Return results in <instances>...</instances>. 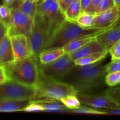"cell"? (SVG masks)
Masks as SVG:
<instances>
[{"label":"cell","mask_w":120,"mask_h":120,"mask_svg":"<svg viewBox=\"0 0 120 120\" xmlns=\"http://www.w3.org/2000/svg\"><path fill=\"white\" fill-rule=\"evenodd\" d=\"M99 63V62H98ZM98 63L86 66L75 65L60 79L71 86L78 93H87L105 83L106 64Z\"/></svg>","instance_id":"6da1fadb"},{"label":"cell","mask_w":120,"mask_h":120,"mask_svg":"<svg viewBox=\"0 0 120 120\" xmlns=\"http://www.w3.org/2000/svg\"><path fill=\"white\" fill-rule=\"evenodd\" d=\"M4 67L8 80L35 88L37 86L41 74L39 62L34 55L15 60Z\"/></svg>","instance_id":"7a4b0ae2"},{"label":"cell","mask_w":120,"mask_h":120,"mask_svg":"<svg viewBox=\"0 0 120 120\" xmlns=\"http://www.w3.org/2000/svg\"><path fill=\"white\" fill-rule=\"evenodd\" d=\"M107 29H84L76 22L65 21L50 38L45 49L63 48L76 39L83 36L98 35Z\"/></svg>","instance_id":"3957f363"},{"label":"cell","mask_w":120,"mask_h":120,"mask_svg":"<svg viewBox=\"0 0 120 120\" xmlns=\"http://www.w3.org/2000/svg\"><path fill=\"white\" fill-rule=\"evenodd\" d=\"M35 19L46 27L50 38L66 21L57 0H41L38 3Z\"/></svg>","instance_id":"277c9868"},{"label":"cell","mask_w":120,"mask_h":120,"mask_svg":"<svg viewBox=\"0 0 120 120\" xmlns=\"http://www.w3.org/2000/svg\"><path fill=\"white\" fill-rule=\"evenodd\" d=\"M35 89L36 90L35 100H60L68 95L77 93V91L71 86L60 80L46 77L41 73Z\"/></svg>","instance_id":"5b68a950"},{"label":"cell","mask_w":120,"mask_h":120,"mask_svg":"<svg viewBox=\"0 0 120 120\" xmlns=\"http://www.w3.org/2000/svg\"><path fill=\"white\" fill-rule=\"evenodd\" d=\"M36 98V90L34 87L11 80L0 84V99L30 101Z\"/></svg>","instance_id":"8992f818"},{"label":"cell","mask_w":120,"mask_h":120,"mask_svg":"<svg viewBox=\"0 0 120 120\" xmlns=\"http://www.w3.org/2000/svg\"><path fill=\"white\" fill-rule=\"evenodd\" d=\"M11 8V21L8 28L9 35H23L29 37L35 24V18L16 8Z\"/></svg>","instance_id":"52a82bcc"},{"label":"cell","mask_w":120,"mask_h":120,"mask_svg":"<svg viewBox=\"0 0 120 120\" xmlns=\"http://www.w3.org/2000/svg\"><path fill=\"white\" fill-rule=\"evenodd\" d=\"M75 65V60L69 54L65 53L53 62L46 64L39 63L40 72L46 77L60 80Z\"/></svg>","instance_id":"ba28073f"},{"label":"cell","mask_w":120,"mask_h":120,"mask_svg":"<svg viewBox=\"0 0 120 120\" xmlns=\"http://www.w3.org/2000/svg\"><path fill=\"white\" fill-rule=\"evenodd\" d=\"M50 36L46 27L35 19V24L32 34L29 36L32 55L38 58L39 54L46 49Z\"/></svg>","instance_id":"9c48e42d"},{"label":"cell","mask_w":120,"mask_h":120,"mask_svg":"<svg viewBox=\"0 0 120 120\" xmlns=\"http://www.w3.org/2000/svg\"><path fill=\"white\" fill-rule=\"evenodd\" d=\"M76 96L82 104L96 109H110L120 107L113 98L105 93L103 94L78 93Z\"/></svg>","instance_id":"30bf717a"},{"label":"cell","mask_w":120,"mask_h":120,"mask_svg":"<svg viewBox=\"0 0 120 120\" xmlns=\"http://www.w3.org/2000/svg\"><path fill=\"white\" fill-rule=\"evenodd\" d=\"M15 60H19L32 55L29 37L23 35H9Z\"/></svg>","instance_id":"8fae6325"},{"label":"cell","mask_w":120,"mask_h":120,"mask_svg":"<svg viewBox=\"0 0 120 120\" xmlns=\"http://www.w3.org/2000/svg\"><path fill=\"white\" fill-rule=\"evenodd\" d=\"M118 15V7H111L102 12L96 14L93 28L107 29L115 23Z\"/></svg>","instance_id":"7c38bea8"},{"label":"cell","mask_w":120,"mask_h":120,"mask_svg":"<svg viewBox=\"0 0 120 120\" xmlns=\"http://www.w3.org/2000/svg\"><path fill=\"white\" fill-rule=\"evenodd\" d=\"M96 39L108 53L120 40V27H111L98 35Z\"/></svg>","instance_id":"4fadbf2b"},{"label":"cell","mask_w":120,"mask_h":120,"mask_svg":"<svg viewBox=\"0 0 120 120\" xmlns=\"http://www.w3.org/2000/svg\"><path fill=\"white\" fill-rule=\"evenodd\" d=\"M106 51L104 50L103 46L96 38L93 41L86 44L82 48L68 54L73 60H76L78 59L87 55L102 53Z\"/></svg>","instance_id":"5bb4252c"},{"label":"cell","mask_w":120,"mask_h":120,"mask_svg":"<svg viewBox=\"0 0 120 120\" xmlns=\"http://www.w3.org/2000/svg\"><path fill=\"white\" fill-rule=\"evenodd\" d=\"M15 60L9 34H7L0 42V66H5Z\"/></svg>","instance_id":"9a60e30c"},{"label":"cell","mask_w":120,"mask_h":120,"mask_svg":"<svg viewBox=\"0 0 120 120\" xmlns=\"http://www.w3.org/2000/svg\"><path fill=\"white\" fill-rule=\"evenodd\" d=\"M29 102V100L0 99V112L23 111Z\"/></svg>","instance_id":"2e32d148"},{"label":"cell","mask_w":120,"mask_h":120,"mask_svg":"<svg viewBox=\"0 0 120 120\" xmlns=\"http://www.w3.org/2000/svg\"><path fill=\"white\" fill-rule=\"evenodd\" d=\"M63 48H49L43 50L38 56L41 64H46L53 62L65 54Z\"/></svg>","instance_id":"e0dca14e"},{"label":"cell","mask_w":120,"mask_h":120,"mask_svg":"<svg viewBox=\"0 0 120 120\" xmlns=\"http://www.w3.org/2000/svg\"><path fill=\"white\" fill-rule=\"evenodd\" d=\"M38 2L30 0H16L10 7L16 8L22 12L35 18Z\"/></svg>","instance_id":"ac0fdd59"},{"label":"cell","mask_w":120,"mask_h":120,"mask_svg":"<svg viewBox=\"0 0 120 120\" xmlns=\"http://www.w3.org/2000/svg\"><path fill=\"white\" fill-rule=\"evenodd\" d=\"M97 35H98L83 36V37L76 39L74 40V41H71L70 43L67 44L64 47H63V49H64L66 53H70L82 48V46L85 45L89 42L93 41L94 39L96 38Z\"/></svg>","instance_id":"d6986e66"},{"label":"cell","mask_w":120,"mask_h":120,"mask_svg":"<svg viewBox=\"0 0 120 120\" xmlns=\"http://www.w3.org/2000/svg\"><path fill=\"white\" fill-rule=\"evenodd\" d=\"M108 53H109L107 52H104L84 56L75 60V64L78 66H86L98 63L105 59Z\"/></svg>","instance_id":"ffe728a7"},{"label":"cell","mask_w":120,"mask_h":120,"mask_svg":"<svg viewBox=\"0 0 120 120\" xmlns=\"http://www.w3.org/2000/svg\"><path fill=\"white\" fill-rule=\"evenodd\" d=\"M81 14L80 0H75L64 13L66 21L76 22V19Z\"/></svg>","instance_id":"44dd1931"},{"label":"cell","mask_w":120,"mask_h":120,"mask_svg":"<svg viewBox=\"0 0 120 120\" xmlns=\"http://www.w3.org/2000/svg\"><path fill=\"white\" fill-rule=\"evenodd\" d=\"M95 16L96 14L89 12L81 13L76 19V23L84 29H91L93 28Z\"/></svg>","instance_id":"7402d4cb"},{"label":"cell","mask_w":120,"mask_h":120,"mask_svg":"<svg viewBox=\"0 0 120 120\" xmlns=\"http://www.w3.org/2000/svg\"><path fill=\"white\" fill-rule=\"evenodd\" d=\"M60 101L70 110L77 109L82 105L80 101L79 100L76 94L68 95L61 98Z\"/></svg>","instance_id":"603a6c76"},{"label":"cell","mask_w":120,"mask_h":120,"mask_svg":"<svg viewBox=\"0 0 120 120\" xmlns=\"http://www.w3.org/2000/svg\"><path fill=\"white\" fill-rule=\"evenodd\" d=\"M71 113H80V114H105V112L102 109H98L91 107L87 105H83L82 104L79 108L75 110H70Z\"/></svg>","instance_id":"cb8c5ba5"},{"label":"cell","mask_w":120,"mask_h":120,"mask_svg":"<svg viewBox=\"0 0 120 120\" xmlns=\"http://www.w3.org/2000/svg\"><path fill=\"white\" fill-rule=\"evenodd\" d=\"M105 83L111 87L117 86L120 83V71L108 73L105 76Z\"/></svg>","instance_id":"d4e9b609"},{"label":"cell","mask_w":120,"mask_h":120,"mask_svg":"<svg viewBox=\"0 0 120 120\" xmlns=\"http://www.w3.org/2000/svg\"><path fill=\"white\" fill-rule=\"evenodd\" d=\"M0 18L9 28L11 21V8L4 3L0 4Z\"/></svg>","instance_id":"484cf974"},{"label":"cell","mask_w":120,"mask_h":120,"mask_svg":"<svg viewBox=\"0 0 120 120\" xmlns=\"http://www.w3.org/2000/svg\"><path fill=\"white\" fill-rule=\"evenodd\" d=\"M114 0H101L96 9L95 14H98L102 12L111 7H114Z\"/></svg>","instance_id":"4316f807"},{"label":"cell","mask_w":120,"mask_h":120,"mask_svg":"<svg viewBox=\"0 0 120 120\" xmlns=\"http://www.w3.org/2000/svg\"><path fill=\"white\" fill-rule=\"evenodd\" d=\"M117 71H120V59L111 60L110 63L106 64L107 73Z\"/></svg>","instance_id":"83f0119b"},{"label":"cell","mask_w":120,"mask_h":120,"mask_svg":"<svg viewBox=\"0 0 120 120\" xmlns=\"http://www.w3.org/2000/svg\"><path fill=\"white\" fill-rule=\"evenodd\" d=\"M111 60L120 59V40L111 48L109 51Z\"/></svg>","instance_id":"f1b7e54d"},{"label":"cell","mask_w":120,"mask_h":120,"mask_svg":"<svg viewBox=\"0 0 120 120\" xmlns=\"http://www.w3.org/2000/svg\"><path fill=\"white\" fill-rule=\"evenodd\" d=\"M74 1L75 0H57L60 8L63 14Z\"/></svg>","instance_id":"f546056e"},{"label":"cell","mask_w":120,"mask_h":120,"mask_svg":"<svg viewBox=\"0 0 120 120\" xmlns=\"http://www.w3.org/2000/svg\"><path fill=\"white\" fill-rule=\"evenodd\" d=\"M8 34V27L0 18V42L7 34Z\"/></svg>","instance_id":"4dcf8cb0"},{"label":"cell","mask_w":120,"mask_h":120,"mask_svg":"<svg viewBox=\"0 0 120 120\" xmlns=\"http://www.w3.org/2000/svg\"><path fill=\"white\" fill-rule=\"evenodd\" d=\"M101 0H92L90 7H89V9H87V11L86 12H89L91 13V14H95V12H96V9H97V7H98V4L101 2Z\"/></svg>","instance_id":"1f68e13d"},{"label":"cell","mask_w":120,"mask_h":120,"mask_svg":"<svg viewBox=\"0 0 120 120\" xmlns=\"http://www.w3.org/2000/svg\"><path fill=\"white\" fill-rule=\"evenodd\" d=\"M92 0H80L81 13L86 12L90 7Z\"/></svg>","instance_id":"d6a6232c"},{"label":"cell","mask_w":120,"mask_h":120,"mask_svg":"<svg viewBox=\"0 0 120 120\" xmlns=\"http://www.w3.org/2000/svg\"><path fill=\"white\" fill-rule=\"evenodd\" d=\"M8 80L5 69L3 66H0V84L4 83Z\"/></svg>","instance_id":"836d02e7"},{"label":"cell","mask_w":120,"mask_h":120,"mask_svg":"<svg viewBox=\"0 0 120 120\" xmlns=\"http://www.w3.org/2000/svg\"><path fill=\"white\" fill-rule=\"evenodd\" d=\"M105 112V114L120 115V107L115 109H102Z\"/></svg>","instance_id":"e575fe53"},{"label":"cell","mask_w":120,"mask_h":120,"mask_svg":"<svg viewBox=\"0 0 120 120\" xmlns=\"http://www.w3.org/2000/svg\"><path fill=\"white\" fill-rule=\"evenodd\" d=\"M111 27H120V7H118V15L115 23L111 26Z\"/></svg>","instance_id":"d590c367"},{"label":"cell","mask_w":120,"mask_h":120,"mask_svg":"<svg viewBox=\"0 0 120 120\" xmlns=\"http://www.w3.org/2000/svg\"><path fill=\"white\" fill-rule=\"evenodd\" d=\"M15 1L16 0H4V3L6 5H8L9 7H11Z\"/></svg>","instance_id":"8d00e7d4"},{"label":"cell","mask_w":120,"mask_h":120,"mask_svg":"<svg viewBox=\"0 0 120 120\" xmlns=\"http://www.w3.org/2000/svg\"><path fill=\"white\" fill-rule=\"evenodd\" d=\"M115 6L117 7H120V0H114Z\"/></svg>","instance_id":"74e56055"},{"label":"cell","mask_w":120,"mask_h":120,"mask_svg":"<svg viewBox=\"0 0 120 120\" xmlns=\"http://www.w3.org/2000/svg\"><path fill=\"white\" fill-rule=\"evenodd\" d=\"M30 1H33V2H39L41 0H30Z\"/></svg>","instance_id":"f35d334b"},{"label":"cell","mask_w":120,"mask_h":120,"mask_svg":"<svg viewBox=\"0 0 120 120\" xmlns=\"http://www.w3.org/2000/svg\"><path fill=\"white\" fill-rule=\"evenodd\" d=\"M116 87L118 88V89H120V83L119 84H118V85H117V86H116Z\"/></svg>","instance_id":"ab89813d"}]
</instances>
